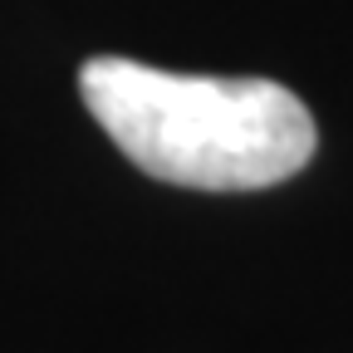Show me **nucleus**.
Wrapping results in <instances>:
<instances>
[{
    "instance_id": "f257e3e1",
    "label": "nucleus",
    "mask_w": 353,
    "mask_h": 353,
    "mask_svg": "<svg viewBox=\"0 0 353 353\" xmlns=\"http://www.w3.org/2000/svg\"><path fill=\"white\" fill-rule=\"evenodd\" d=\"M79 94L132 167L196 192H260L314 157V118L275 79L167 74L99 54Z\"/></svg>"
}]
</instances>
